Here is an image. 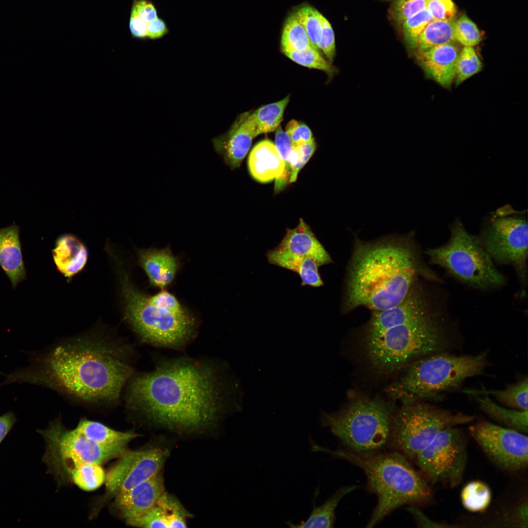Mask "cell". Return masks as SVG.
I'll return each instance as SVG.
<instances>
[{"label":"cell","mask_w":528,"mask_h":528,"mask_svg":"<svg viewBox=\"0 0 528 528\" xmlns=\"http://www.w3.org/2000/svg\"><path fill=\"white\" fill-rule=\"evenodd\" d=\"M414 235L372 241L355 239L346 281L343 309L365 307L372 311L393 307L408 294L419 276L441 279L421 259Z\"/></svg>","instance_id":"cell-3"},{"label":"cell","mask_w":528,"mask_h":528,"mask_svg":"<svg viewBox=\"0 0 528 528\" xmlns=\"http://www.w3.org/2000/svg\"><path fill=\"white\" fill-rule=\"evenodd\" d=\"M382 0V1H391V0Z\"/></svg>","instance_id":"cell-54"},{"label":"cell","mask_w":528,"mask_h":528,"mask_svg":"<svg viewBox=\"0 0 528 528\" xmlns=\"http://www.w3.org/2000/svg\"><path fill=\"white\" fill-rule=\"evenodd\" d=\"M428 0H395L390 14L399 24L426 8Z\"/></svg>","instance_id":"cell-43"},{"label":"cell","mask_w":528,"mask_h":528,"mask_svg":"<svg viewBox=\"0 0 528 528\" xmlns=\"http://www.w3.org/2000/svg\"><path fill=\"white\" fill-rule=\"evenodd\" d=\"M132 10L147 23L158 17L155 6L149 0H133Z\"/></svg>","instance_id":"cell-48"},{"label":"cell","mask_w":528,"mask_h":528,"mask_svg":"<svg viewBox=\"0 0 528 528\" xmlns=\"http://www.w3.org/2000/svg\"><path fill=\"white\" fill-rule=\"evenodd\" d=\"M460 52L454 43L437 45L416 53L425 74L441 86L447 87L456 76Z\"/></svg>","instance_id":"cell-19"},{"label":"cell","mask_w":528,"mask_h":528,"mask_svg":"<svg viewBox=\"0 0 528 528\" xmlns=\"http://www.w3.org/2000/svg\"><path fill=\"white\" fill-rule=\"evenodd\" d=\"M292 148H295L314 139L310 129L305 124L295 120H290L286 127Z\"/></svg>","instance_id":"cell-46"},{"label":"cell","mask_w":528,"mask_h":528,"mask_svg":"<svg viewBox=\"0 0 528 528\" xmlns=\"http://www.w3.org/2000/svg\"><path fill=\"white\" fill-rule=\"evenodd\" d=\"M247 164L252 177L261 183L276 179L284 169V162L275 144L267 139L261 141L253 148Z\"/></svg>","instance_id":"cell-22"},{"label":"cell","mask_w":528,"mask_h":528,"mask_svg":"<svg viewBox=\"0 0 528 528\" xmlns=\"http://www.w3.org/2000/svg\"><path fill=\"white\" fill-rule=\"evenodd\" d=\"M161 289L155 295L147 296L150 303L176 315L186 316L190 314L175 296L164 289Z\"/></svg>","instance_id":"cell-44"},{"label":"cell","mask_w":528,"mask_h":528,"mask_svg":"<svg viewBox=\"0 0 528 528\" xmlns=\"http://www.w3.org/2000/svg\"><path fill=\"white\" fill-rule=\"evenodd\" d=\"M137 254L140 264L153 285L164 289L172 282L178 264L169 247L139 249Z\"/></svg>","instance_id":"cell-23"},{"label":"cell","mask_w":528,"mask_h":528,"mask_svg":"<svg viewBox=\"0 0 528 528\" xmlns=\"http://www.w3.org/2000/svg\"><path fill=\"white\" fill-rule=\"evenodd\" d=\"M212 364L188 358L163 362L131 377L125 406L168 427L198 430L216 423L224 407L225 387Z\"/></svg>","instance_id":"cell-2"},{"label":"cell","mask_w":528,"mask_h":528,"mask_svg":"<svg viewBox=\"0 0 528 528\" xmlns=\"http://www.w3.org/2000/svg\"><path fill=\"white\" fill-rule=\"evenodd\" d=\"M409 510L415 518L418 524L423 527H445L446 525L433 521L428 518L415 506H411Z\"/></svg>","instance_id":"cell-52"},{"label":"cell","mask_w":528,"mask_h":528,"mask_svg":"<svg viewBox=\"0 0 528 528\" xmlns=\"http://www.w3.org/2000/svg\"><path fill=\"white\" fill-rule=\"evenodd\" d=\"M469 429L484 453L498 467L510 472L527 468L528 439L526 435L488 422L475 424Z\"/></svg>","instance_id":"cell-14"},{"label":"cell","mask_w":528,"mask_h":528,"mask_svg":"<svg viewBox=\"0 0 528 528\" xmlns=\"http://www.w3.org/2000/svg\"><path fill=\"white\" fill-rule=\"evenodd\" d=\"M443 309L438 302L411 321L365 334V352L372 367L379 373L391 374L420 358L443 352L451 341Z\"/></svg>","instance_id":"cell-4"},{"label":"cell","mask_w":528,"mask_h":528,"mask_svg":"<svg viewBox=\"0 0 528 528\" xmlns=\"http://www.w3.org/2000/svg\"><path fill=\"white\" fill-rule=\"evenodd\" d=\"M16 420L13 412H8L0 416V444L11 429Z\"/></svg>","instance_id":"cell-51"},{"label":"cell","mask_w":528,"mask_h":528,"mask_svg":"<svg viewBox=\"0 0 528 528\" xmlns=\"http://www.w3.org/2000/svg\"><path fill=\"white\" fill-rule=\"evenodd\" d=\"M426 8L434 20L450 21L457 14L456 6L452 0H428Z\"/></svg>","instance_id":"cell-45"},{"label":"cell","mask_w":528,"mask_h":528,"mask_svg":"<svg viewBox=\"0 0 528 528\" xmlns=\"http://www.w3.org/2000/svg\"><path fill=\"white\" fill-rule=\"evenodd\" d=\"M467 456L465 436L456 426L441 431L415 459L429 482L454 487L462 481Z\"/></svg>","instance_id":"cell-12"},{"label":"cell","mask_w":528,"mask_h":528,"mask_svg":"<svg viewBox=\"0 0 528 528\" xmlns=\"http://www.w3.org/2000/svg\"><path fill=\"white\" fill-rule=\"evenodd\" d=\"M492 495L489 486L480 481L469 482L462 488L461 498L464 507L472 512H482L489 506Z\"/></svg>","instance_id":"cell-33"},{"label":"cell","mask_w":528,"mask_h":528,"mask_svg":"<svg viewBox=\"0 0 528 528\" xmlns=\"http://www.w3.org/2000/svg\"><path fill=\"white\" fill-rule=\"evenodd\" d=\"M276 248L312 259L320 266L333 263L329 253L302 219L296 227L287 229L286 234Z\"/></svg>","instance_id":"cell-20"},{"label":"cell","mask_w":528,"mask_h":528,"mask_svg":"<svg viewBox=\"0 0 528 528\" xmlns=\"http://www.w3.org/2000/svg\"><path fill=\"white\" fill-rule=\"evenodd\" d=\"M294 13L304 27L312 45L319 50L322 31L323 15L315 8L308 5L302 6Z\"/></svg>","instance_id":"cell-36"},{"label":"cell","mask_w":528,"mask_h":528,"mask_svg":"<svg viewBox=\"0 0 528 528\" xmlns=\"http://www.w3.org/2000/svg\"><path fill=\"white\" fill-rule=\"evenodd\" d=\"M254 112L240 115L230 129L212 140L214 148L231 169L239 167L256 135Z\"/></svg>","instance_id":"cell-17"},{"label":"cell","mask_w":528,"mask_h":528,"mask_svg":"<svg viewBox=\"0 0 528 528\" xmlns=\"http://www.w3.org/2000/svg\"><path fill=\"white\" fill-rule=\"evenodd\" d=\"M481 410L493 419L522 433L528 432V411L508 409L496 404L488 396H477Z\"/></svg>","instance_id":"cell-28"},{"label":"cell","mask_w":528,"mask_h":528,"mask_svg":"<svg viewBox=\"0 0 528 528\" xmlns=\"http://www.w3.org/2000/svg\"><path fill=\"white\" fill-rule=\"evenodd\" d=\"M284 54L296 63L302 66L324 71L329 74L334 72L331 64L326 60L318 50L308 47L302 50L282 48Z\"/></svg>","instance_id":"cell-35"},{"label":"cell","mask_w":528,"mask_h":528,"mask_svg":"<svg viewBox=\"0 0 528 528\" xmlns=\"http://www.w3.org/2000/svg\"><path fill=\"white\" fill-rule=\"evenodd\" d=\"M269 264L291 270L300 276L302 286L320 287L324 285L319 264L314 260L300 257L275 248L266 254Z\"/></svg>","instance_id":"cell-25"},{"label":"cell","mask_w":528,"mask_h":528,"mask_svg":"<svg viewBox=\"0 0 528 528\" xmlns=\"http://www.w3.org/2000/svg\"><path fill=\"white\" fill-rule=\"evenodd\" d=\"M454 34L456 41L464 46L473 47L482 40V34L477 25L465 14L455 20Z\"/></svg>","instance_id":"cell-40"},{"label":"cell","mask_w":528,"mask_h":528,"mask_svg":"<svg viewBox=\"0 0 528 528\" xmlns=\"http://www.w3.org/2000/svg\"><path fill=\"white\" fill-rule=\"evenodd\" d=\"M165 492L164 479L160 473L116 495L112 506L125 521L136 518L154 507Z\"/></svg>","instance_id":"cell-18"},{"label":"cell","mask_w":528,"mask_h":528,"mask_svg":"<svg viewBox=\"0 0 528 528\" xmlns=\"http://www.w3.org/2000/svg\"><path fill=\"white\" fill-rule=\"evenodd\" d=\"M275 145L284 164L282 175L275 179L274 192L278 193L289 183L291 175L290 160L292 147L288 135L281 126L276 130Z\"/></svg>","instance_id":"cell-37"},{"label":"cell","mask_w":528,"mask_h":528,"mask_svg":"<svg viewBox=\"0 0 528 528\" xmlns=\"http://www.w3.org/2000/svg\"><path fill=\"white\" fill-rule=\"evenodd\" d=\"M322 22V35L318 47L319 49L323 52L328 61L331 64L336 52L334 32L330 23L323 16Z\"/></svg>","instance_id":"cell-47"},{"label":"cell","mask_w":528,"mask_h":528,"mask_svg":"<svg viewBox=\"0 0 528 528\" xmlns=\"http://www.w3.org/2000/svg\"><path fill=\"white\" fill-rule=\"evenodd\" d=\"M513 521L519 527H528V504L522 503L514 511Z\"/></svg>","instance_id":"cell-53"},{"label":"cell","mask_w":528,"mask_h":528,"mask_svg":"<svg viewBox=\"0 0 528 528\" xmlns=\"http://www.w3.org/2000/svg\"><path fill=\"white\" fill-rule=\"evenodd\" d=\"M38 431L45 443L43 460L59 483L66 482L67 472L76 464L89 462L101 464L119 458L127 450V446L99 445L74 429L65 428L59 418L51 421L46 428Z\"/></svg>","instance_id":"cell-11"},{"label":"cell","mask_w":528,"mask_h":528,"mask_svg":"<svg viewBox=\"0 0 528 528\" xmlns=\"http://www.w3.org/2000/svg\"><path fill=\"white\" fill-rule=\"evenodd\" d=\"M170 30L166 22L157 17L147 23V37L151 40L160 39L168 34Z\"/></svg>","instance_id":"cell-49"},{"label":"cell","mask_w":528,"mask_h":528,"mask_svg":"<svg viewBox=\"0 0 528 528\" xmlns=\"http://www.w3.org/2000/svg\"><path fill=\"white\" fill-rule=\"evenodd\" d=\"M433 17L426 9L406 19L402 24V32L407 44L415 48L418 40Z\"/></svg>","instance_id":"cell-39"},{"label":"cell","mask_w":528,"mask_h":528,"mask_svg":"<svg viewBox=\"0 0 528 528\" xmlns=\"http://www.w3.org/2000/svg\"><path fill=\"white\" fill-rule=\"evenodd\" d=\"M455 19L450 21L433 20L425 28L419 36L415 49L416 53L434 46L454 43Z\"/></svg>","instance_id":"cell-29"},{"label":"cell","mask_w":528,"mask_h":528,"mask_svg":"<svg viewBox=\"0 0 528 528\" xmlns=\"http://www.w3.org/2000/svg\"><path fill=\"white\" fill-rule=\"evenodd\" d=\"M357 488L356 485L340 488L320 506L314 505L306 521L296 525L288 521L286 522V524L290 528H332L335 520V509L339 503L347 494Z\"/></svg>","instance_id":"cell-27"},{"label":"cell","mask_w":528,"mask_h":528,"mask_svg":"<svg viewBox=\"0 0 528 528\" xmlns=\"http://www.w3.org/2000/svg\"><path fill=\"white\" fill-rule=\"evenodd\" d=\"M52 255L58 271L66 277L70 278L85 267L88 254L85 245L77 237L66 234L57 239Z\"/></svg>","instance_id":"cell-24"},{"label":"cell","mask_w":528,"mask_h":528,"mask_svg":"<svg viewBox=\"0 0 528 528\" xmlns=\"http://www.w3.org/2000/svg\"><path fill=\"white\" fill-rule=\"evenodd\" d=\"M316 150L314 139L295 148H292L290 155L291 175L289 183L295 182L299 171L313 154Z\"/></svg>","instance_id":"cell-42"},{"label":"cell","mask_w":528,"mask_h":528,"mask_svg":"<svg viewBox=\"0 0 528 528\" xmlns=\"http://www.w3.org/2000/svg\"><path fill=\"white\" fill-rule=\"evenodd\" d=\"M168 517L165 507L158 501L154 507L144 515L125 521L127 524L136 527L168 528Z\"/></svg>","instance_id":"cell-41"},{"label":"cell","mask_w":528,"mask_h":528,"mask_svg":"<svg viewBox=\"0 0 528 528\" xmlns=\"http://www.w3.org/2000/svg\"><path fill=\"white\" fill-rule=\"evenodd\" d=\"M311 47H314L295 13L289 16L283 29L281 48L302 50Z\"/></svg>","instance_id":"cell-34"},{"label":"cell","mask_w":528,"mask_h":528,"mask_svg":"<svg viewBox=\"0 0 528 528\" xmlns=\"http://www.w3.org/2000/svg\"><path fill=\"white\" fill-rule=\"evenodd\" d=\"M129 28L133 37L139 39L147 38V23L141 19L133 10H131Z\"/></svg>","instance_id":"cell-50"},{"label":"cell","mask_w":528,"mask_h":528,"mask_svg":"<svg viewBox=\"0 0 528 528\" xmlns=\"http://www.w3.org/2000/svg\"><path fill=\"white\" fill-rule=\"evenodd\" d=\"M394 415L379 399L360 398L336 412L320 418L345 450L361 456L380 452L389 445Z\"/></svg>","instance_id":"cell-7"},{"label":"cell","mask_w":528,"mask_h":528,"mask_svg":"<svg viewBox=\"0 0 528 528\" xmlns=\"http://www.w3.org/2000/svg\"><path fill=\"white\" fill-rule=\"evenodd\" d=\"M486 363L485 352L460 356L435 353L410 363L386 391L403 404L418 401L458 387L465 379L481 374Z\"/></svg>","instance_id":"cell-6"},{"label":"cell","mask_w":528,"mask_h":528,"mask_svg":"<svg viewBox=\"0 0 528 528\" xmlns=\"http://www.w3.org/2000/svg\"><path fill=\"white\" fill-rule=\"evenodd\" d=\"M168 455L159 448L127 450L106 474L105 500L161 473Z\"/></svg>","instance_id":"cell-15"},{"label":"cell","mask_w":528,"mask_h":528,"mask_svg":"<svg viewBox=\"0 0 528 528\" xmlns=\"http://www.w3.org/2000/svg\"><path fill=\"white\" fill-rule=\"evenodd\" d=\"M445 244L428 249L430 262L445 269L459 280L481 290L504 286L506 279L496 267L479 238L468 233L456 220Z\"/></svg>","instance_id":"cell-8"},{"label":"cell","mask_w":528,"mask_h":528,"mask_svg":"<svg viewBox=\"0 0 528 528\" xmlns=\"http://www.w3.org/2000/svg\"><path fill=\"white\" fill-rule=\"evenodd\" d=\"M120 282L126 319L142 341L177 349L184 347L191 339L195 322L190 314L176 315L152 304L125 274Z\"/></svg>","instance_id":"cell-9"},{"label":"cell","mask_w":528,"mask_h":528,"mask_svg":"<svg viewBox=\"0 0 528 528\" xmlns=\"http://www.w3.org/2000/svg\"><path fill=\"white\" fill-rule=\"evenodd\" d=\"M323 452L346 460L364 472L369 488L377 496L375 508L367 523L372 528L401 506L423 505L430 501L432 493L426 481L401 453L378 452L361 456L344 449Z\"/></svg>","instance_id":"cell-5"},{"label":"cell","mask_w":528,"mask_h":528,"mask_svg":"<svg viewBox=\"0 0 528 528\" xmlns=\"http://www.w3.org/2000/svg\"><path fill=\"white\" fill-rule=\"evenodd\" d=\"M132 354L129 344L93 332L59 342L1 384H34L84 405L113 406L133 374Z\"/></svg>","instance_id":"cell-1"},{"label":"cell","mask_w":528,"mask_h":528,"mask_svg":"<svg viewBox=\"0 0 528 528\" xmlns=\"http://www.w3.org/2000/svg\"><path fill=\"white\" fill-rule=\"evenodd\" d=\"M478 238L492 260L514 267L525 289L528 255V224L525 217L493 215L484 224Z\"/></svg>","instance_id":"cell-13"},{"label":"cell","mask_w":528,"mask_h":528,"mask_svg":"<svg viewBox=\"0 0 528 528\" xmlns=\"http://www.w3.org/2000/svg\"><path fill=\"white\" fill-rule=\"evenodd\" d=\"M290 95L275 103L263 106L254 111L256 123V135L276 130L283 120Z\"/></svg>","instance_id":"cell-32"},{"label":"cell","mask_w":528,"mask_h":528,"mask_svg":"<svg viewBox=\"0 0 528 528\" xmlns=\"http://www.w3.org/2000/svg\"><path fill=\"white\" fill-rule=\"evenodd\" d=\"M74 429L89 440L107 447L127 446L138 436L132 431H117L100 422L84 418L80 420Z\"/></svg>","instance_id":"cell-26"},{"label":"cell","mask_w":528,"mask_h":528,"mask_svg":"<svg viewBox=\"0 0 528 528\" xmlns=\"http://www.w3.org/2000/svg\"><path fill=\"white\" fill-rule=\"evenodd\" d=\"M106 473L101 464L82 462L74 465L67 472L66 482L70 481L85 491L99 488L105 481Z\"/></svg>","instance_id":"cell-30"},{"label":"cell","mask_w":528,"mask_h":528,"mask_svg":"<svg viewBox=\"0 0 528 528\" xmlns=\"http://www.w3.org/2000/svg\"><path fill=\"white\" fill-rule=\"evenodd\" d=\"M528 378L526 377L506 389L500 390L466 391L475 395H492L508 407L528 411Z\"/></svg>","instance_id":"cell-31"},{"label":"cell","mask_w":528,"mask_h":528,"mask_svg":"<svg viewBox=\"0 0 528 528\" xmlns=\"http://www.w3.org/2000/svg\"><path fill=\"white\" fill-rule=\"evenodd\" d=\"M482 64L473 47L464 46L460 52L456 69V84L459 85L480 71Z\"/></svg>","instance_id":"cell-38"},{"label":"cell","mask_w":528,"mask_h":528,"mask_svg":"<svg viewBox=\"0 0 528 528\" xmlns=\"http://www.w3.org/2000/svg\"><path fill=\"white\" fill-rule=\"evenodd\" d=\"M437 302L420 285L418 280L398 305L382 310L372 311L365 334L377 332L411 321L427 312Z\"/></svg>","instance_id":"cell-16"},{"label":"cell","mask_w":528,"mask_h":528,"mask_svg":"<svg viewBox=\"0 0 528 528\" xmlns=\"http://www.w3.org/2000/svg\"><path fill=\"white\" fill-rule=\"evenodd\" d=\"M473 419L418 401L403 404L394 415L389 445L407 459H415L441 431Z\"/></svg>","instance_id":"cell-10"},{"label":"cell","mask_w":528,"mask_h":528,"mask_svg":"<svg viewBox=\"0 0 528 528\" xmlns=\"http://www.w3.org/2000/svg\"><path fill=\"white\" fill-rule=\"evenodd\" d=\"M19 231V227L15 224L0 229V266L13 289L26 279Z\"/></svg>","instance_id":"cell-21"}]
</instances>
